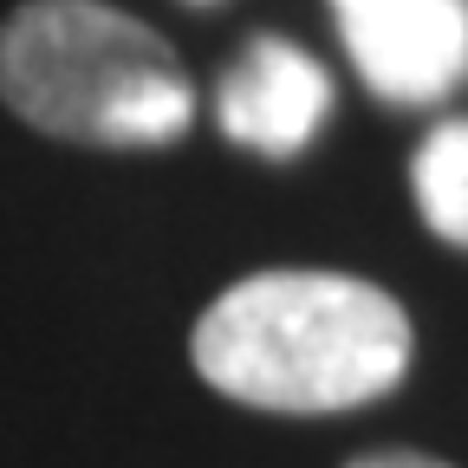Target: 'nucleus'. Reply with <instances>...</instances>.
Here are the masks:
<instances>
[{
	"label": "nucleus",
	"mask_w": 468,
	"mask_h": 468,
	"mask_svg": "<svg viewBox=\"0 0 468 468\" xmlns=\"http://www.w3.org/2000/svg\"><path fill=\"white\" fill-rule=\"evenodd\" d=\"M410 319L384 286L325 267H267L196 319V371L248 410L332 417L378 403L410 371Z\"/></svg>",
	"instance_id": "1"
},
{
	"label": "nucleus",
	"mask_w": 468,
	"mask_h": 468,
	"mask_svg": "<svg viewBox=\"0 0 468 468\" xmlns=\"http://www.w3.org/2000/svg\"><path fill=\"white\" fill-rule=\"evenodd\" d=\"M0 98L20 124L91 150H163L196 124L169 39L104 0H27L0 27Z\"/></svg>",
	"instance_id": "2"
},
{
	"label": "nucleus",
	"mask_w": 468,
	"mask_h": 468,
	"mask_svg": "<svg viewBox=\"0 0 468 468\" xmlns=\"http://www.w3.org/2000/svg\"><path fill=\"white\" fill-rule=\"evenodd\" d=\"M338 39L390 104H436L468 85V0H338Z\"/></svg>",
	"instance_id": "3"
},
{
	"label": "nucleus",
	"mask_w": 468,
	"mask_h": 468,
	"mask_svg": "<svg viewBox=\"0 0 468 468\" xmlns=\"http://www.w3.org/2000/svg\"><path fill=\"white\" fill-rule=\"evenodd\" d=\"M325 117H332V72L280 33H254L215 91V124L254 156H300L325 131Z\"/></svg>",
	"instance_id": "4"
},
{
	"label": "nucleus",
	"mask_w": 468,
	"mask_h": 468,
	"mask_svg": "<svg viewBox=\"0 0 468 468\" xmlns=\"http://www.w3.org/2000/svg\"><path fill=\"white\" fill-rule=\"evenodd\" d=\"M410 189L436 241L468 248V117H442L410 163Z\"/></svg>",
	"instance_id": "5"
},
{
	"label": "nucleus",
	"mask_w": 468,
	"mask_h": 468,
	"mask_svg": "<svg viewBox=\"0 0 468 468\" xmlns=\"http://www.w3.org/2000/svg\"><path fill=\"white\" fill-rule=\"evenodd\" d=\"M351 468H449V462H436L423 449H378V455H358Z\"/></svg>",
	"instance_id": "6"
},
{
	"label": "nucleus",
	"mask_w": 468,
	"mask_h": 468,
	"mask_svg": "<svg viewBox=\"0 0 468 468\" xmlns=\"http://www.w3.org/2000/svg\"><path fill=\"white\" fill-rule=\"evenodd\" d=\"M196 7H215V0H196Z\"/></svg>",
	"instance_id": "7"
},
{
	"label": "nucleus",
	"mask_w": 468,
	"mask_h": 468,
	"mask_svg": "<svg viewBox=\"0 0 468 468\" xmlns=\"http://www.w3.org/2000/svg\"><path fill=\"white\" fill-rule=\"evenodd\" d=\"M325 7H338V0H325Z\"/></svg>",
	"instance_id": "8"
}]
</instances>
